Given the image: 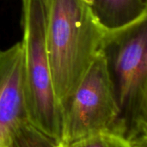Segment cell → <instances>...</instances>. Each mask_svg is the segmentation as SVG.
Returning <instances> with one entry per match:
<instances>
[{"label": "cell", "mask_w": 147, "mask_h": 147, "mask_svg": "<svg viewBox=\"0 0 147 147\" xmlns=\"http://www.w3.org/2000/svg\"><path fill=\"white\" fill-rule=\"evenodd\" d=\"M90 8L99 22L113 30L147 15V0H93Z\"/></svg>", "instance_id": "8992f818"}, {"label": "cell", "mask_w": 147, "mask_h": 147, "mask_svg": "<svg viewBox=\"0 0 147 147\" xmlns=\"http://www.w3.org/2000/svg\"><path fill=\"white\" fill-rule=\"evenodd\" d=\"M58 147H136L124 136L110 131L101 132L81 140L67 143H58Z\"/></svg>", "instance_id": "ba28073f"}, {"label": "cell", "mask_w": 147, "mask_h": 147, "mask_svg": "<svg viewBox=\"0 0 147 147\" xmlns=\"http://www.w3.org/2000/svg\"><path fill=\"white\" fill-rule=\"evenodd\" d=\"M119 109L102 52L62 108L61 138L67 144L101 133H116Z\"/></svg>", "instance_id": "277c9868"}, {"label": "cell", "mask_w": 147, "mask_h": 147, "mask_svg": "<svg viewBox=\"0 0 147 147\" xmlns=\"http://www.w3.org/2000/svg\"><path fill=\"white\" fill-rule=\"evenodd\" d=\"M82 1H84V3H86L87 4H89L90 6L92 4V3H93V0H82Z\"/></svg>", "instance_id": "9c48e42d"}, {"label": "cell", "mask_w": 147, "mask_h": 147, "mask_svg": "<svg viewBox=\"0 0 147 147\" xmlns=\"http://www.w3.org/2000/svg\"><path fill=\"white\" fill-rule=\"evenodd\" d=\"M102 54L119 109L116 133L147 147V15L110 30Z\"/></svg>", "instance_id": "7a4b0ae2"}, {"label": "cell", "mask_w": 147, "mask_h": 147, "mask_svg": "<svg viewBox=\"0 0 147 147\" xmlns=\"http://www.w3.org/2000/svg\"><path fill=\"white\" fill-rule=\"evenodd\" d=\"M3 147H9V144H8V145H6V146H3Z\"/></svg>", "instance_id": "30bf717a"}, {"label": "cell", "mask_w": 147, "mask_h": 147, "mask_svg": "<svg viewBox=\"0 0 147 147\" xmlns=\"http://www.w3.org/2000/svg\"><path fill=\"white\" fill-rule=\"evenodd\" d=\"M9 147H58V142L26 122L13 134Z\"/></svg>", "instance_id": "52a82bcc"}, {"label": "cell", "mask_w": 147, "mask_h": 147, "mask_svg": "<svg viewBox=\"0 0 147 147\" xmlns=\"http://www.w3.org/2000/svg\"><path fill=\"white\" fill-rule=\"evenodd\" d=\"M28 122L24 103V51L22 41L0 50V147Z\"/></svg>", "instance_id": "5b68a950"}, {"label": "cell", "mask_w": 147, "mask_h": 147, "mask_svg": "<svg viewBox=\"0 0 147 147\" xmlns=\"http://www.w3.org/2000/svg\"><path fill=\"white\" fill-rule=\"evenodd\" d=\"M42 1L46 53L62 109L102 52L110 29L82 0Z\"/></svg>", "instance_id": "6da1fadb"}, {"label": "cell", "mask_w": 147, "mask_h": 147, "mask_svg": "<svg viewBox=\"0 0 147 147\" xmlns=\"http://www.w3.org/2000/svg\"><path fill=\"white\" fill-rule=\"evenodd\" d=\"M24 103L28 123L54 140L61 138L62 109L54 92L45 47L42 0H22Z\"/></svg>", "instance_id": "3957f363"}]
</instances>
